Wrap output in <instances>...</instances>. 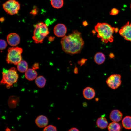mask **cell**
<instances>
[{"instance_id": "32", "label": "cell", "mask_w": 131, "mask_h": 131, "mask_svg": "<svg viewBox=\"0 0 131 131\" xmlns=\"http://www.w3.org/2000/svg\"><path fill=\"white\" fill-rule=\"evenodd\" d=\"M82 105L84 107H86L87 106V103L86 102H85L83 103Z\"/></svg>"}, {"instance_id": "30", "label": "cell", "mask_w": 131, "mask_h": 131, "mask_svg": "<svg viewBox=\"0 0 131 131\" xmlns=\"http://www.w3.org/2000/svg\"><path fill=\"white\" fill-rule=\"evenodd\" d=\"M54 39V37L51 36L49 37L48 40L49 41H53Z\"/></svg>"}, {"instance_id": "37", "label": "cell", "mask_w": 131, "mask_h": 131, "mask_svg": "<svg viewBox=\"0 0 131 131\" xmlns=\"http://www.w3.org/2000/svg\"><path fill=\"white\" fill-rule=\"evenodd\" d=\"M99 100V99L98 98H96L95 99V100L96 101H98Z\"/></svg>"}, {"instance_id": "38", "label": "cell", "mask_w": 131, "mask_h": 131, "mask_svg": "<svg viewBox=\"0 0 131 131\" xmlns=\"http://www.w3.org/2000/svg\"></svg>"}, {"instance_id": "36", "label": "cell", "mask_w": 131, "mask_h": 131, "mask_svg": "<svg viewBox=\"0 0 131 131\" xmlns=\"http://www.w3.org/2000/svg\"><path fill=\"white\" fill-rule=\"evenodd\" d=\"M85 22L86 21H85L83 22L84 23H85V24H83V25H84V26H86L87 25V24H86V23H87V22Z\"/></svg>"}, {"instance_id": "29", "label": "cell", "mask_w": 131, "mask_h": 131, "mask_svg": "<svg viewBox=\"0 0 131 131\" xmlns=\"http://www.w3.org/2000/svg\"><path fill=\"white\" fill-rule=\"evenodd\" d=\"M79 131V130L77 128H76L75 127H73L72 128H71L68 131Z\"/></svg>"}, {"instance_id": "19", "label": "cell", "mask_w": 131, "mask_h": 131, "mask_svg": "<svg viewBox=\"0 0 131 131\" xmlns=\"http://www.w3.org/2000/svg\"><path fill=\"white\" fill-rule=\"evenodd\" d=\"M109 131H119L121 129L120 124L116 122H113L110 123L108 126Z\"/></svg>"}, {"instance_id": "17", "label": "cell", "mask_w": 131, "mask_h": 131, "mask_svg": "<svg viewBox=\"0 0 131 131\" xmlns=\"http://www.w3.org/2000/svg\"><path fill=\"white\" fill-rule=\"evenodd\" d=\"M105 55L101 52L97 53L94 57L95 61L96 63L99 65L103 63L105 61Z\"/></svg>"}, {"instance_id": "26", "label": "cell", "mask_w": 131, "mask_h": 131, "mask_svg": "<svg viewBox=\"0 0 131 131\" xmlns=\"http://www.w3.org/2000/svg\"><path fill=\"white\" fill-rule=\"evenodd\" d=\"M87 60L84 58L78 61V64H80L81 66H82L83 65L85 62Z\"/></svg>"}, {"instance_id": "24", "label": "cell", "mask_w": 131, "mask_h": 131, "mask_svg": "<svg viewBox=\"0 0 131 131\" xmlns=\"http://www.w3.org/2000/svg\"><path fill=\"white\" fill-rule=\"evenodd\" d=\"M44 131H57L56 127L52 125H50L46 127L43 130Z\"/></svg>"}, {"instance_id": "9", "label": "cell", "mask_w": 131, "mask_h": 131, "mask_svg": "<svg viewBox=\"0 0 131 131\" xmlns=\"http://www.w3.org/2000/svg\"><path fill=\"white\" fill-rule=\"evenodd\" d=\"M7 40L8 44L11 46H15L20 42V37L18 34L15 33H11L7 35Z\"/></svg>"}, {"instance_id": "33", "label": "cell", "mask_w": 131, "mask_h": 131, "mask_svg": "<svg viewBox=\"0 0 131 131\" xmlns=\"http://www.w3.org/2000/svg\"><path fill=\"white\" fill-rule=\"evenodd\" d=\"M109 56L111 58H113L114 57V54L112 53H110L109 54Z\"/></svg>"}, {"instance_id": "4", "label": "cell", "mask_w": 131, "mask_h": 131, "mask_svg": "<svg viewBox=\"0 0 131 131\" xmlns=\"http://www.w3.org/2000/svg\"><path fill=\"white\" fill-rule=\"evenodd\" d=\"M49 33L46 25L42 22L36 24L32 38L36 43H42L44 38Z\"/></svg>"}, {"instance_id": "20", "label": "cell", "mask_w": 131, "mask_h": 131, "mask_svg": "<svg viewBox=\"0 0 131 131\" xmlns=\"http://www.w3.org/2000/svg\"><path fill=\"white\" fill-rule=\"evenodd\" d=\"M122 123L123 127L126 129H131V117L127 116L122 120Z\"/></svg>"}, {"instance_id": "3", "label": "cell", "mask_w": 131, "mask_h": 131, "mask_svg": "<svg viewBox=\"0 0 131 131\" xmlns=\"http://www.w3.org/2000/svg\"><path fill=\"white\" fill-rule=\"evenodd\" d=\"M0 84L5 85L7 88H9L17 82L19 76L15 68L12 67L8 70L3 69Z\"/></svg>"}, {"instance_id": "2", "label": "cell", "mask_w": 131, "mask_h": 131, "mask_svg": "<svg viewBox=\"0 0 131 131\" xmlns=\"http://www.w3.org/2000/svg\"><path fill=\"white\" fill-rule=\"evenodd\" d=\"M115 28L107 23H98L95 26V30L97 33V37L101 38L103 42L107 43L113 41Z\"/></svg>"}, {"instance_id": "1", "label": "cell", "mask_w": 131, "mask_h": 131, "mask_svg": "<svg viewBox=\"0 0 131 131\" xmlns=\"http://www.w3.org/2000/svg\"><path fill=\"white\" fill-rule=\"evenodd\" d=\"M63 50L70 54L79 53L84 44L81 33L76 30L68 36L63 37L61 41Z\"/></svg>"}, {"instance_id": "15", "label": "cell", "mask_w": 131, "mask_h": 131, "mask_svg": "<svg viewBox=\"0 0 131 131\" xmlns=\"http://www.w3.org/2000/svg\"><path fill=\"white\" fill-rule=\"evenodd\" d=\"M37 74L35 70L33 68H29L25 72V78L29 81H32L36 79Z\"/></svg>"}, {"instance_id": "12", "label": "cell", "mask_w": 131, "mask_h": 131, "mask_svg": "<svg viewBox=\"0 0 131 131\" xmlns=\"http://www.w3.org/2000/svg\"><path fill=\"white\" fill-rule=\"evenodd\" d=\"M83 94L85 98L88 100H90L93 98L95 96V91L91 87H87L84 89Z\"/></svg>"}, {"instance_id": "14", "label": "cell", "mask_w": 131, "mask_h": 131, "mask_svg": "<svg viewBox=\"0 0 131 131\" xmlns=\"http://www.w3.org/2000/svg\"><path fill=\"white\" fill-rule=\"evenodd\" d=\"M19 100V98L17 96H10L8 101V106L12 109L16 108L18 104Z\"/></svg>"}, {"instance_id": "34", "label": "cell", "mask_w": 131, "mask_h": 131, "mask_svg": "<svg viewBox=\"0 0 131 131\" xmlns=\"http://www.w3.org/2000/svg\"><path fill=\"white\" fill-rule=\"evenodd\" d=\"M118 31V29L117 28H115L114 29V32H115L116 33Z\"/></svg>"}, {"instance_id": "13", "label": "cell", "mask_w": 131, "mask_h": 131, "mask_svg": "<svg viewBox=\"0 0 131 131\" xmlns=\"http://www.w3.org/2000/svg\"><path fill=\"white\" fill-rule=\"evenodd\" d=\"M35 123L37 126L40 128L46 127L48 123L47 118L45 116L40 115L38 116L35 120Z\"/></svg>"}, {"instance_id": "10", "label": "cell", "mask_w": 131, "mask_h": 131, "mask_svg": "<svg viewBox=\"0 0 131 131\" xmlns=\"http://www.w3.org/2000/svg\"><path fill=\"white\" fill-rule=\"evenodd\" d=\"M67 31V29L66 26L62 24H57L54 29V34L58 37H62L65 36Z\"/></svg>"}, {"instance_id": "7", "label": "cell", "mask_w": 131, "mask_h": 131, "mask_svg": "<svg viewBox=\"0 0 131 131\" xmlns=\"http://www.w3.org/2000/svg\"><path fill=\"white\" fill-rule=\"evenodd\" d=\"M121 76L120 74H112L107 78L106 82L109 87L115 89L117 88L120 85L121 82Z\"/></svg>"}, {"instance_id": "35", "label": "cell", "mask_w": 131, "mask_h": 131, "mask_svg": "<svg viewBox=\"0 0 131 131\" xmlns=\"http://www.w3.org/2000/svg\"><path fill=\"white\" fill-rule=\"evenodd\" d=\"M0 21L1 22H3L4 20V19L3 17H2L0 19Z\"/></svg>"}, {"instance_id": "21", "label": "cell", "mask_w": 131, "mask_h": 131, "mask_svg": "<svg viewBox=\"0 0 131 131\" xmlns=\"http://www.w3.org/2000/svg\"><path fill=\"white\" fill-rule=\"evenodd\" d=\"M46 80L43 76H40L37 77L35 80V83L39 88H42L45 85Z\"/></svg>"}, {"instance_id": "6", "label": "cell", "mask_w": 131, "mask_h": 131, "mask_svg": "<svg viewBox=\"0 0 131 131\" xmlns=\"http://www.w3.org/2000/svg\"><path fill=\"white\" fill-rule=\"evenodd\" d=\"M2 6L6 13L11 15L17 14L20 8V4L16 0H8L3 3Z\"/></svg>"}, {"instance_id": "28", "label": "cell", "mask_w": 131, "mask_h": 131, "mask_svg": "<svg viewBox=\"0 0 131 131\" xmlns=\"http://www.w3.org/2000/svg\"><path fill=\"white\" fill-rule=\"evenodd\" d=\"M37 13V10L36 9H33L30 12V13L33 15H36Z\"/></svg>"}, {"instance_id": "16", "label": "cell", "mask_w": 131, "mask_h": 131, "mask_svg": "<svg viewBox=\"0 0 131 131\" xmlns=\"http://www.w3.org/2000/svg\"><path fill=\"white\" fill-rule=\"evenodd\" d=\"M96 124L98 127L103 129L106 128L108 125V122L106 119L103 117L97 119Z\"/></svg>"}, {"instance_id": "25", "label": "cell", "mask_w": 131, "mask_h": 131, "mask_svg": "<svg viewBox=\"0 0 131 131\" xmlns=\"http://www.w3.org/2000/svg\"><path fill=\"white\" fill-rule=\"evenodd\" d=\"M119 11L117 9L113 8L112 9L110 12V14L112 15H115L119 13Z\"/></svg>"}, {"instance_id": "27", "label": "cell", "mask_w": 131, "mask_h": 131, "mask_svg": "<svg viewBox=\"0 0 131 131\" xmlns=\"http://www.w3.org/2000/svg\"><path fill=\"white\" fill-rule=\"evenodd\" d=\"M32 68L34 70H36L39 68V64L38 63H34L32 67Z\"/></svg>"}, {"instance_id": "8", "label": "cell", "mask_w": 131, "mask_h": 131, "mask_svg": "<svg viewBox=\"0 0 131 131\" xmlns=\"http://www.w3.org/2000/svg\"><path fill=\"white\" fill-rule=\"evenodd\" d=\"M120 35L126 40L131 41V23L128 22L119 30Z\"/></svg>"}, {"instance_id": "18", "label": "cell", "mask_w": 131, "mask_h": 131, "mask_svg": "<svg viewBox=\"0 0 131 131\" xmlns=\"http://www.w3.org/2000/svg\"><path fill=\"white\" fill-rule=\"evenodd\" d=\"M17 68L18 70L20 72H25L28 69L27 63L24 60H21L17 65Z\"/></svg>"}, {"instance_id": "31", "label": "cell", "mask_w": 131, "mask_h": 131, "mask_svg": "<svg viewBox=\"0 0 131 131\" xmlns=\"http://www.w3.org/2000/svg\"><path fill=\"white\" fill-rule=\"evenodd\" d=\"M74 72L75 74H77L78 73V68L76 67H75L74 70Z\"/></svg>"}, {"instance_id": "23", "label": "cell", "mask_w": 131, "mask_h": 131, "mask_svg": "<svg viewBox=\"0 0 131 131\" xmlns=\"http://www.w3.org/2000/svg\"><path fill=\"white\" fill-rule=\"evenodd\" d=\"M7 46L6 41L4 40L1 39L0 41V50H2L5 49Z\"/></svg>"}, {"instance_id": "22", "label": "cell", "mask_w": 131, "mask_h": 131, "mask_svg": "<svg viewBox=\"0 0 131 131\" xmlns=\"http://www.w3.org/2000/svg\"><path fill=\"white\" fill-rule=\"evenodd\" d=\"M50 3L52 6L57 9L61 8L64 4L63 0H51Z\"/></svg>"}, {"instance_id": "11", "label": "cell", "mask_w": 131, "mask_h": 131, "mask_svg": "<svg viewBox=\"0 0 131 131\" xmlns=\"http://www.w3.org/2000/svg\"><path fill=\"white\" fill-rule=\"evenodd\" d=\"M122 113L118 110H114L111 112L110 115V119L113 122H119L122 119Z\"/></svg>"}, {"instance_id": "5", "label": "cell", "mask_w": 131, "mask_h": 131, "mask_svg": "<svg viewBox=\"0 0 131 131\" xmlns=\"http://www.w3.org/2000/svg\"><path fill=\"white\" fill-rule=\"evenodd\" d=\"M6 61L8 64L17 65L22 60L21 54L22 49L18 47H12L8 48Z\"/></svg>"}]
</instances>
